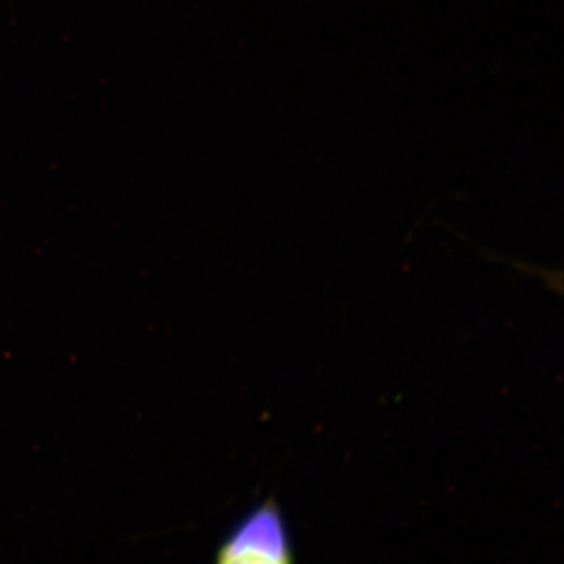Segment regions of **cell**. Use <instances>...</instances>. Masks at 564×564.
<instances>
[{
	"label": "cell",
	"instance_id": "obj_1",
	"mask_svg": "<svg viewBox=\"0 0 564 564\" xmlns=\"http://www.w3.org/2000/svg\"><path fill=\"white\" fill-rule=\"evenodd\" d=\"M214 564H296L288 519L273 497L252 507L229 530Z\"/></svg>",
	"mask_w": 564,
	"mask_h": 564
}]
</instances>
